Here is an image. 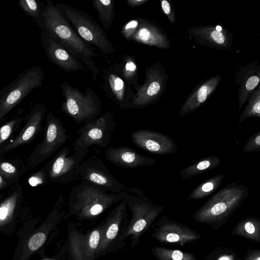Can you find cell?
<instances>
[{
    "instance_id": "obj_27",
    "label": "cell",
    "mask_w": 260,
    "mask_h": 260,
    "mask_svg": "<svg viewBox=\"0 0 260 260\" xmlns=\"http://www.w3.org/2000/svg\"><path fill=\"white\" fill-rule=\"evenodd\" d=\"M92 5L97 11L99 18L104 28L109 30L115 17V3L113 0H93Z\"/></svg>"
},
{
    "instance_id": "obj_9",
    "label": "cell",
    "mask_w": 260,
    "mask_h": 260,
    "mask_svg": "<svg viewBox=\"0 0 260 260\" xmlns=\"http://www.w3.org/2000/svg\"><path fill=\"white\" fill-rule=\"evenodd\" d=\"M145 75V82L136 90L129 108L143 109L155 104L166 89L169 76L161 61L146 68Z\"/></svg>"
},
{
    "instance_id": "obj_13",
    "label": "cell",
    "mask_w": 260,
    "mask_h": 260,
    "mask_svg": "<svg viewBox=\"0 0 260 260\" xmlns=\"http://www.w3.org/2000/svg\"><path fill=\"white\" fill-rule=\"evenodd\" d=\"M247 186L239 181H233L214 194L202 212L219 216L239 205L249 195Z\"/></svg>"
},
{
    "instance_id": "obj_16",
    "label": "cell",
    "mask_w": 260,
    "mask_h": 260,
    "mask_svg": "<svg viewBox=\"0 0 260 260\" xmlns=\"http://www.w3.org/2000/svg\"><path fill=\"white\" fill-rule=\"evenodd\" d=\"M132 141L138 147L158 155L175 153L178 147L173 139L160 132L140 129L131 135Z\"/></svg>"
},
{
    "instance_id": "obj_8",
    "label": "cell",
    "mask_w": 260,
    "mask_h": 260,
    "mask_svg": "<svg viewBox=\"0 0 260 260\" xmlns=\"http://www.w3.org/2000/svg\"><path fill=\"white\" fill-rule=\"evenodd\" d=\"M116 123L112 113L107 111L102 116L85 123L77 131L73 145V151H78L95 146L105 148L112 138Z\"/></svg>"
},
{
    "instance_id": "obj_18",
    "label": "cell",
    "mask_w": 260,
    "mask_h": 260,
    "mask_svg": "<svg viewBox=\"0 0 260 260\" xmlns=\"http://www.w3.org/2000/svg\"><path fill=\"white\" fill-rule=\"evenodd\" d=\"M59 118L50 112L47 117L45 135L39 148V155L46 158L55 152L70 138Z\"/></svg>"
},
{
    "instance_id": "obj_21",
    "label": "cell",
    "mask_w": 260,
    "mask_h": 260,
    "mask_svg": "<svg viewBox=\"0 0 260 260\" xmlns=\"http://www.w3.org/2000/svg\"><path fill=\"white\" fill-rule=\"evenodd\" d=\"M221 76L210 77L197 84L183 102L179 114L185 116L201 107L212 95L220 82Z\"/></svg>"
},
{
    "instance_id": "obj_23",
    "label": "cell",
    "mask_w": 260,
    "mask_h": 260,
    "mask_svg": "<svg viewBox=\"0 0 260 260\" xmlns=\"http://www.w3.org/2000/svg\"><path fill=\"white\" fill-rule=\"evenodd\" d=\"M46 112L45 107L39 104L32 109L27 123L18 136L10 144L6 146L9 150L29 141L38 131Z\"/></svg>"
},
{
    "instance_id": "obj_39",
    "label": "cell",
    "mask_w": 260,
    "mask_h": 260,
    "mask_svg": "<svg viewBox=\"0 0 260 260\" xmlns=\"http://www.w3.org/2000/svg\"><path fill=\"white\" fill-rule=\"evenodd\" d=\"M172 257L173 260H181L183 253L179 250H175L172 253Z\"/></svg>"
},
{
    "instance_id": "obj_11",
    "label": "cell",
    "mask_w": 260,
    "mask_h": 260,
    "mask_svg": "<svg viewBox=\"0 0 260 260\" xmlns=\"http://www.w3.org/2000/svg\"><path fill=\"white\" fill-rule=\"evenodd\" d=\"M81 181L113 193H122L126 186L118 181L98 157L93 156L83 160L78 170Z\"/></svg>"
},
{
    "instance_id": "obj_30",
    "label": "cell",
    "mask_w": 260,
    "mask_h": 260,
    "mask_svg": "<svg viewBox=\"0 0 260 260\" xmlns=\"http://www.w3.org/2000/svg\"><path fill=\"white\" fill-rule=\"evenodd\" d=\"M140 22V18H135L130 20L122 27L121 33L123 37L130 41L136 29Z\"/></svg>"
},
{
    "instance_id": "obj_37",
    "label": "cell",
    "mask_w": 260,
    "mask_h": 260,
    "mask_svg": "<svg viewBox=\"0 0 260 260\" xmlns=\"http://www.w3.org/2000/svg\"><path fill=\"white\" fill-rule=\"evenodd\" d=\"M166 239L170 242H175L179 240V236L176 233H170L166 236Z\"/></svg>"
},
{
    "instance_id": "obj_1",
    "label": "cell",
    "mask_w": 260,
    "mask_h": 260,
    "mask_svg": "<svg viewBox=\"0 0 260 260\" xmlns=\"http://www.w3.org/2000/svg\"><path fill=\"white\" fill-rule=\"evenodd\" d=\"M42 31L51 36L80 59L90 71L95 81L100 70L93 58L98 55L93 48L83 41L53 4L47 1L36 22Z\"/></svg>"
},
{
    "instance_id": "obj_19",
    "label": "cell",
    "mask_w": 260,
    "mask_h": 260,
    "mask_svg": "<svg viewBox=\"0 0 260 260\" xmlns=\"http://www.w3.org/2000/svg\"><path fill=\"white\" fill-rule=\"evenodd\" d=\"M235 82L239 86L238 99L239 110L247 102L260 81V65L257 61H252L241 66L235 74Z\"/></svg>"
},
{
    "instance_id": "obj_10",
    "label": "cell",
    "mask_w": 260,
    "mask_h": 260,
    "mask_svg": "<svg viewBox=\"0 0 260 260\" xmlns=\"http://www.w3.org/2000/svg\"><path fill=\"white\" fill-rule=\"evenodd\" d=\"M99 225L83 233L74 223L68 227L66 249L70 260H95L100 241Z\"/></svg>"
},
{
    "instance_id": "obj_26",
    "label": "cell",
    "mask_w": 260,
    "mask_h": 260,
    "mask_svg": "<svg viewBox=\"0 0 260 260\" xmlns=\"http://www.w3.org/2000/svg\"><path fill=\"white\" fill-rule=\"evenodd\" d=\"M224 177L221 173L202 182L188 194V199H201L211 194L220 186Z\"/></svg>"
},
{
    "instance_id": "obj_43",
    "label": "cell",
    "mask_w": 260,
    "mask_h": 260,
    "mask_svg": "<svg viewBox=\"0 0 260 260\" xmlns=\"http://www.w3.org/2000/svg\"><path fill=\"white\" fill-rule=\"evenodd\" d=\"M2 182H3V179H2V177H1V176L0 175V184H1Z\"/></svg>"
},
{
    "instance_id": "obj_32",
    "label": "cell",
    "mask_w": 260,
    "mask_h": 260,
    "mask_svg": "<svg viewBox=\"0 0 260 260\" xmlns=\"http://www.w3.org/2000/svg\"><path fill=\"white\" fill-rule=\"evenodd\" d=\"M20 120H21L19 118L13 119L0 128V144L10 137L14 126Z\"/></svg>"
},
{
    "instance_id": "obj_34",
    "label": "cell",
    "mask_w": 260,
    "mask_h": 260,
    "mask_svg": "<svg viewBox=\"0 0 260 260\" xmlns=\"http://www.w3.org/2000/svg\"><path fill=\"white\" fill-rule=\"evenodd\" d=\"M12 198L9 199L8 201L5 202L0 207V221H4L6 219L14 208V203L12 202Z\"/></svg>"
},
{
    "instance_id": "obj_38",
    "label": "cell",
    "mask_w": 260,
    "mask_h": 260,
    "mask_svg": "<svg viewBox=\"0 0 260 260\" xmlns=\"http://www.w3.org/2000/svg\"><path fill=\"white\" fill-rule=\"evenodd\" d=\"M245 229L246 231L250 234H253L255 230L254 226L251 222H247L245 223Z\"/></svg>"
},
{
    "instance_id": "obj_6",
    "label": "cell",
    "mask_w": 260,
    "mask_h": 260,
    "mask_svg": "<svg viewBox=\"0 0 260 260\" xmlns=\"http://www.w3.org/2000/svg\"><path fill=\"white\" fill-rule=\"evenodd\" d=\"M44 76V72L40 66H33L20 73L0 91V120L30 91L42 85Z\"/></svg>"
},
{
    "instance_id": "obj_36",
    "label": "cell",
    "mask_w": 260,
    "mask_h": 260,
    "mask_svg": "<svg viewBox=\"0 0 260 260\" xmlns=\"http://www.w3.org/2000/svg\"><path fill=\"white\" fill-rule=\"evenodd\" d=\"M149 0H127L126 3L131 7H137L142 6Z\"/></svg>"
},
{
    "instance_id": "obj_7",
    "label": "cell",
    "mask_w": 260,
    "mask_h": 260,
    "mask_svg": "<svg viewBox=\"0 0 260 260\" xmlns=\"http://www.w3.org/2000/svg\"><path fill=\"white\" fill-rule=\"evenodd\" d=\"M127 206V201L124 197L99 224L100 241L96 259L118 250L125 244L121 236L128 221Z\"/></svg>"
},
{
    "instance_id": "obj_31",
    "label": "cell",
    "mask_w": 260,
    "mask_h": 260,
    "mask_svg": "<svg viewBox=\"0 0 260 260\" xmlns=\"http://www.w3.org/2000/svg\"><path fill=\"white\" fill-rule=\"evenodd\" d=\"M260 150V131L250 137L244 145L243 151L245 153L253 152Z\"/></svg>"
},
{
    "instance_id": "obj_41",
    "label": "cell",
    "mask_w": 260,
    "mask_h": 260,
    "mask_svg": "<svg viewBox=\"0 0 260 260\" xmlns=\"http://www.w3.org/2000/svg\"><path fill=\"white\" fill-rule=\"evenodd\" d=\"M43 260H62V259H59V258L57 259V258H45V259H44Z\"/></svg>"
},
{
    "instance_id": "obj_17",
    "label": "cell",
    "mask_w": 260,
    "mask_h": 260,
    "mask_svg": "<svg viewBox=\"0 0 260 260\" xmlns=\"http://www.w3.org/2000/svg\"><path fill=\"white\" fill-rule=\"evenodd\" d=\"M102 78L103 87L106 94L121 108H129L135 93L113 66L103 69Z\"/></svg>"
},
{
    "instance_id": "obj_14",
    "label": "cell",
    "mask_w": 260,
    "mask_h": 260,
    "mask_svg": "<svg viewBox=\"0 0 260 260\" xmlns=\"http://www.w3.org/2000/svg\"><path fill=\"white\" fill-rule=\"evenodd\" d=\"M40 42L47 58L66 72L84 71V64L51 36L42 31Z\"/></svg>"
},
{
    "instance_id": "obj_5",
    "label": "cell",
    "mask_w": 260,
    "mask_h": 260,
    "mask_svg": "<svg viewBox=\"0 0 260 260\" xmlns=\"http://www.w3.org/2000/svg\"><path fill=\"white\" fill-rule=\"evenodd\" d=\"M60 86L64 98L61 111L77 124L90 121L100 115L101 100L92 89L87 88L82 92L66 82L61 83Z\"/></svg>"
},
{
    "instance_id": "obj_28",
    "label": "cell",
    "mask_w": 260,
    "mask_h": 260,
    "mask_svg": "<svg viewBox=\"0 0 260 260\" xmlns=\"http://www.w3.org/2000/svg\"><path fill=\"white\" fill-rule=\"evenodd\" d=\"M247 101V104L240 116L239 119V124L242 123L246 118L253 117L260 118L259 85L254 90Z\"/></svg>"
},
{
    "instance_id": "obj_12",
    "label": "cell",
    "mask_w": 260,
    "mask_h": 260,
    "mask_svg": "<svg viewBox=\"0 0 260 260\" xmlns=\"http://www.w3.org/2000/svg\"><path fill=\"white\" fill-rule=\"evenodd\" d=\"M89 152L88 149L73 151L64 147L52 160L48 170L51 180L61 184H68L76 179L79 166Z\"/></svg>"
},
{
    "instance_id": "obj_24",
    "label": "cell",
    "mask_w": 260,
    "mask_h": 260,
    "mask_svg": "<svg viewBox=\"0 0 260 260\" xmlns=\"http://www.w3.org/2000/svg\"><path fill=\"white\" fill-rule=\"evenodd\" d=\"M124 81L129 86L137 90L139 84L138 68L134 57L124 55L120 63L113 65Z\"/></svg>"
},
{
    "instance_id": "obj_40",
    "label": "cell",
    "mask_w": 260,
    "mask_h": 260,
    "mask_svg": "<svg viewBox=\"0 0 260 260\" xmlns=\"http://www.w3.org/2000/svg\"><path fill=\"white\" fill-rule=\"evenodd\" d=\"M42 183V180L37 177H31L29 179V183L32 186H35L39 183Z\"/></svg>"
},
{
    "instance_id": "obj_2",
    "label": "cell",
    "mask_w": 260,
    "mask_h": 260,
    "mask_svg": "<svg viewBox=\"0 0 260 260\" xmlns=\"http://www.w3.org/2000/svg\"><path fill=\"white\" fill-rule=\"evenodd\" d=\"M125 193H113L81 181L71 190L69 215L79 221L95 220L114 204L119 203Z\"/></svg>"
},
{
    "instance_id": "obj_29",
    "label": "cell",
    "mask_w": 260,
    "mask_h": 260,
    "mask_svg": "<svg viewBox=\"0 0 260 260\" xmlns=\"http://www.w3.org/2000/svg\"><path fill=\"white\" fill-rule=\"evenodd\" d=\"M18 3L22 10L36 22L43 7L35 0H20Z\"/></svg>"
},
{
    "instance_id": "obj_42",
    "label": "cell",
    "mask_w": 260,
    "mask_h": 260,
    "mask_svg": "<svg viewBox=\"0 0 260 260\" xmlns=\"http://www.w3.org/2000/svg\"><path fill=\"white\" fill-rule=\"evenodd\" d=\"M219 260H229V259L227 257H222Z\"/></svg>"
},
{
    "instance_id": "obj_4",
    "label": "cell",
    "mask_w": 260,
    "mask_h": 260,
    "mask_svg": "<svg viewBox=\"0 0 260 260\" xmlns=\"http://www.w3.org/2000/svg\"><path fill=\"white\" fill-rule=\"evenodd\" d=\"M124 192L132 216L123 231L121 238L124 243L129 239L131 248H133L137 244L141 233L147 227L148 221L158 211L159 207L153 205L138 188L126 187Z\"/></svg>"
},
{
    "instance_id": "obj_33",
    "label": "cell",
    "mask_w": 260,
    "mask_h": 260,
    "mask_svg": "<svg viewBox=\"0 0 260 260\" xmlns=\"http://www.w3.org/2000/svg\"><path fill=\"white\" fill-rule=\"evenodd\" d=\"M160 5L162 11L166 15L170 22H176V14L171 2L168 0H160Z\"/></svg>"
},
{
    "instance_id": "obj_22",
    "label": "cell",
    "mask_w": 260,
    "mask_h": 260,
    "mask_svg": "<svg viewBox=\"0 0 260 260\" xmlns=\"http://www.w3.org/2000/svg\"><path fill=\"white\" fill-rule=\"evenodd\" d=\"M105 156L109 161L115 165L130 169L152 166L157 162L156 159L142 155L125 146L109 147L106 149Z\"/></svg>"
},
{
    "instance_id": "obj_35",
    "label": "cell",
    "mask_w": 260,
    "mask_h": 260,
    "mask_svg": "<svg viewBox=\"0 0 260 260\" xmlns=\"http://www.w3.org/2000/svg\"><path fill=\"white\" fill-rule=\"evenodd\" d=\"M1 169L8 174H13L16 172L15 167L8 162H3L0 165Z\"/></svg>"
},
{
    "instance_id": "obj_3",
    "label": "cell",
    "mask_w": 260,
    "mask_h": 260,
    "mask_svg": "<svg viewBox=\"0 0 260 260\" xmlns=\"http://www.w3.org/2000/svg\"><path fill=\"white\" fill-rule=\"evenodd\" d=\"M55 6L83 41L104 54L115 52L104 29L88 13L66 4Z\"/></svg>"
},
{
    "instance_id": "obj_25",
    "label": "cell",
    "mask_w": 260,
    "mask_h": 260,
    "mask_svg": "<svg viewBox=\"0 0 260 260\" xmlns=\"http://www.w3.org/2000/svg\"><path fill=\"white\" fill-rule=\"evenodd\" d=\"M220 159L215 156L202 158L180 172L183 179H191L196 176L215 169L220 164Z\"/></svg>"
},
{
    "instance_id": "obj_20",
    "label": "cell",
    "mask_w": 260,
    "mask_h": 260,
    "mask_svg": "<svg viewBox=\"0 0 260 260\" xmlns=\"http://www.w3.org/2000/svg\"><path fill=\"white\" fill-rule=\"evenodd\" d=\"M130 41L162 49L171 48L170 40L163 29L155 21L144 18H140L138 27Z\"/></svg>"
},
{
    "instance_id": "obj_15",
    "label": "cell",
    "mask_w": 260,
    "mask_h": 260,
    "mask_svg": "<svg viewBox=\"0 0 260 260\" xmlns=\"http://www.w3.org/2000/svg\"><path fill=\"white\" fill-rule=\"evenodd\" d=\"M187 32L198 44L217 50L230 49L233 42L232 34L219 24L191 27Z\"/></svg>"
},
{
    "instance_id": "obj_44",
    "label": "cell",
    "mask_w": 260,
    "mask_h": 260,
    "mask_svg": "<svg viewBox=\"0 0 260 260\" xmlns=\"http://www.w3.org/2000/svg\"><path fill=\"white\" fill-rule=\"evenodd\" d=\"M255 260H260V257H258L256 259H255Z\"/></svg>"
}]
</instances>
